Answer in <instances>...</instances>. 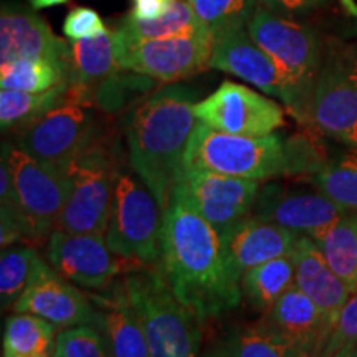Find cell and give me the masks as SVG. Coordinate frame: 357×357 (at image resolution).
Listing matches in <instances>:
<instances>
[{"instance_id":"8992f818","label":"cell","mask_w":357,"mask_h":357,"mask_svg":"<svg viewBox=\"0 0 357 357\" xmlns=\"http://www.w3.org/2000/svg\"><path fill=\"white\" fill-rule=\"evenodd\" d=\"M164 212L144 182L118 174L106 243L116 255L141 263H159Z\"/></svg>"},{"instance_id":"d6986e66","label":"cell","mask_w":357,"mask_h":357,"mask_svg":"<svg viewBox=\"0 0 357 357\" xmlns=\"http://www.w3.org/2000/svg\"><path fill=\"white\" fill-rule=\"evenodd\" d=\"M211 68L225 71L284 101V88L275 61L252 38L248 29L231 30L213 40Z\"/></svg>"},{"instance_id":"5bb4252c","label":"cell","mask_w":357,"mask_h":357,"mask_svg":"<svg viewBox=\"0 0 357 357\" xmlns=\"http://www.w3.org/2000/svg\"><path fill=\"white\" fill-rule=\"evenodd\" d=\"M260 184L248 178L182 169L172 197L181 199L222 231L252 213Z\"/></svg>"},{"instance_id":"8d00e7d4","label":"cell","mask_w":357,"mask_h":357,"mask_svg":"<svg viewBox=\"0 0 357 357\" xmlns=\"http://www.w3.org/2000/svg\"><path fill=\"white\" fill-rule=\"evenodd\" d=\"M321 0H260V6L266 10L275 13H287V15H294L310 8L316 7Z\"/></svg>"},{"instance_id":"44dd1931","label":"cell","mask_w":357,"mask_h":357,"mask_svg":"<svg viewBox=\"0 0 357 357\" xmlns=\"http://www.w3.org/2000/svg\"><path fill=\"white\" fill-rule=\"evenodd\" d=\"M293 258L294 284L311 298L333 328L341 307L351 298V288L334 273L311 236L300 235Z\"/></svg>"},{"instance_id":"cb8c5ba5","label":"cell","mask_w":357,"mask_h":357,"mask_svg":"<svg viewBox=\"0 0 357 357\" xmlns=\"http://www.w3.org/2000/svg\"><path fill=\"white\" fill-rule=\"evenodd\" d=\"M294 284V258L293 252L288 255L273 258L248 270L240 281V289L247 301L255 310L268 311L281 294Z\"/></svg>"},{"instance_id":"f1b7e54d","label":"cell","mask_w":357,"mask_h":357,"mask_svg":"<svg viewBox=\"0 0 357 357\" xmlns=\"http://www.w3.org/2000/svg\"><path fill=\"white\" fill-rule=\"evenodd\" d=\"M312 184L347 212H357V147L336 160H326L310 177Z\"/></svg>"},{"instance_id":"d4e9b609","label":"cell","mask_w":357,"mask_h":357,"mask_svg":"<svg viewBox=\"0 0 357 357\" xmlns=\"http://www.w3.org/2000/svg\"><path fill=\"white\" fill-rule=\"evenodd\" d=\"M312 240L334 273L354 293L357 289V212H346L324 234Z\"/></svg>"},{"instance_id":"4316f807","label":"cell","mask_w":357,"mask_h":357,"mask_svg":"<svg viewBox=\"0 0 357 357\" xmlns=\"http://www.w3.org/2000/svg\"><path fill=\"white\" fill-rule=\"evenodd\" d=\"M68 83L48 89L43 93L15 91L2 89L0 91V126L2 131H19L26 124L33 123L40 116L55 108L66 100Z\"/></svg>"},{"instance_id":"6da1fadb","label":"cell","mask_w":357,"mask_h":357,"mask_svg":"<svg viewBox=\"0 0 357 357\" xmlns=\"http://www.w3.org/2000/svg\"><path fill=\"white\" fill-rule=\"evenodd\" d=\"M158 268L172 293L202 323L234 310L242 298L227 268L220 234L177 197L164 212Z\"/></svg>"},{"instance_id":"484cf974","label":"cell","mask_w":357,"mask_h":357,"mask_svg":"<svg viewBox=\"0 0 357 357\" xmlns=\"http://www.w3.org/2000/svg\"><path fill=\"white\" fill-rule=\"evenodd\" d=\"M70 68L43 58H20L0 65V86L26 93H43L68 83Z\"/></svg>"},{"instance_id":"d590c367","label":"cell","mask_w":357,"mask_h":357,"mask_svg":"<svg viewBox=\"0 0 357 357\" xmlns=\"http://www.w3.org/2000/svg\"><path fill=\"white\" fill-rule=\"evenodd\" d=\"M176 0H132V10L129 15L139 20H155L174 6Z\"/></svg>"},{"instance_id":"4dcf8cb0","label":"cell","mask_w":357,"mask_h":357,"mask_svg":"<svg viewBox=\"0 0 357 357\" xmlns=\"http://www.w3.org/2000/svg\"><path fill=\"white\" fill-rule=\"evenodd\" d=\"M200 24L215 40L231 30L248 29L260 0H189Z\"/></svg>"},{"instance_id":"9c48e42d","label":"cell","mask_w":357,"mask_h":357,"mask_svg":"<svg viewBox=\"0 0 357 357\" xmlns=\"http://www.w3.org/2000/svg\"><path fill=\"white\" fill-rule=\"evenodd\" d=\"M70 194L56 229L68 234L106 235L118 176L105 153L89 144L66 169Z\"/></svg>"},{"instance_id":"e575fe53","label":"cell","mask_w":357,"mask_h":357,"mask_svg":"<svg viewBox=\"0 0 357 357\" xmlns=\"http://www.w3.org/2000/svg\"><path fill=\"white\" fill-rule=\"evenodd\" d=\"M106 30L100 13L89 7H77L70 10L63 22V33L70 40H86Z\"/></svg>"},{"instance_id":"7c38bea8","label":"cell","mask_w":357,"mask_h":357,"mask_svg":"<svg viewBox=\"0 0 357 357\" xmlns=\"http://www.w3.org/2000/svg\"><path fill=\"white\" fill-rule=\"evenodd\" d=\"M47 260L63 278L88 289L108 288L119 275L141 265L111 252L105 235L63 230L48 236Z\"/></svg>"},{"instance_id":"7402d4cb","label":"cell","mask_w":357,"mask_h":357,"mask_svg":"<svg viewBox=\"0 0 357 357\" xmlns=\"http://www.w3.org/2000/svg\"><path fill=\"white\" fill-rule=\"evenodd\" d=\"M98 324L111 357H151L144 331L121 284L113 296L96 300Z\"/></svg>"},{"instance_id":"8fae6325","label":"cell","mask_w":357,"mask_h":357,"mask_svg":"<svg viewBox=\"0 0 357 357\" xmlns=\"http://www.w3.org/2000/svg\"><path fill=\"white\" fill-rule=\"evenodd\" d=\"M88 108L66 95L63 102L15 131V146L45 164L66 171L91 144L93 118Z\"/></svg>"},{"instance_id":"60d3db41","label":"cell","mask_w":357,"mask_h":357,"mask_svg":"<svg viewBox=\"0 0 357 357\" xmlns=\"http://www.w3.org/2000/svg\"><path fill=\"white\" fill-rule=\"evenodd\" d=\"M333 357H357V344L351 346V347H346V349H342V351H339L337 354H334Z\"/></svg>"},{"instance_id":"b9f144b4","label":"cell","mask_w":357,"mask_h":357,"mask_svg":"<svg viewBox=\"0 0 357 357\" xmlns=\"http://www.w3.org/2000/svg\"><path fill=\"white\" fill-rule=\"evenodd\" d=\"M52 357H53V356H52Z\"/></svg>"},{"instance_id":"5b68a950","label":"cell","mask_w":357,"mask_h":357,"mask_svg":"<svg viewBox=\"0 0 357 357\" xmlns=\"http://www.w3.org/2000/svg\"><path fill=\"white\" fill-rule=\"evenodd\" d=\"M184 169L266 182L288 176V147L280 136H236L197 123L184 155Z\"/></svg>"},{"instance_id":"f35d334b","label":"cell","mask_w":357,"mask_h":357,"mask_svg":"<svg viewBox=\"0 0 357 357\" xmlns=\"http://www.w3.org/2000/svg\"><path fill=\"white\" fill-rule=\"evenodd\" d=\"M339 2L342 3V7L346 8L349 15L356 17V19H357V3L354 2V0H339Z\"/></svg>"},{"instance_id":"2e32d148","label":"cell","mask_w":357,"mask_h":357,"mask_svg":"<svg viewBox=\"0 0 357 357\" xmlns=\"http://www.w3.org/2000/svg\"><path fill=\"white\" fill-rule=\"evenodd\" d=\"M13 311L32 312L61 329L75 326L96 328L98 324V311L84 294L45 260H40L35 268L33 278L13 305Z\"/></svg>"},{"instance_id":"f546056e","label":"cell","mask_w":357,"mask_h":357,"mask_svg":"<svg viewBox=\"0 0 357 357\" xmlns=\"http://www.w3.org/2000/svg\"><path fill=\"white\" fill-rule=\"evenodd\" d=\"M222 346L230 357H307L305 351L260 321L231 333Z\"/></svg>"},{"instance_id":"3957f363","label":"cell","mask_w":357,"mask_h":357,"mask_svg":"<svg viewBox=\"0 0 357 357\" xmlns=\"http://www.w3.org/2000/svg\"><path fill=\"white\" fill-rule=\"evenodd\" d=\"M252 38L275 61L284 88V106L305 124L323 60L319 40L307 26L261 6L248 24Z\"/></svg>"},{"instance_id":"ac0fdd59","label":"cell","mask_w":357,"mask_h":357,"mask_svg":"<svg viewBox=\"0 0 357 357\" xmlns=\"http://www.w3.org/2000/svg\"><path fill=\"white\" fill-rule=\"evenodd\" d=\"M20 58H43L70 68V45L58 38L38 13L3 3L0 15V65Z\"/></svg>"},{"instance_id":"74e56055","label":"cell","mask_w":357,"mask_h":357,"mask_svg":"<svg viewBox=\"0 0 357 357\" xmlns=\"http://www.w3.org/2000/svg\"><path fill=\"white\" fill-rule=\"evenodd\" d=\"M66 2L68 0H30V6H32V8H37V10H42V8L63 6Z\"/></svg>"},{"instance_id":"e0dca14e","label":"cell","mask_w":357,"mask_h":357,"mask_svg":"<svg viewBox=\"0 0 357 357\" xmlns=\"http://www.w3.org/2000/svg\"><path fill=\"white\" fill-rule=\"evenodd\" d=\"M218 234L227 268L238 284L252 268L291 253L300 238L296 231L261 222L253 215H247Z\"/></svg>"},{"instance_id":"ab89813d","label":"cell","mask_w":357,"mask_h":357,"mask_svg":"<svg viewBox=\"0 0 357 357\" xmlns=\"http://www.w3.org/2000/svg\"><path fill=\"white\" fill-rule=\"evenodd\" d=\"M204 357H230V356L227 354L225 347H223V346L220 344V346H215V347H213V349L208 351L207 354H205Z\"/></svg>"},{"instance_id":"1f68e13d","label":"cell","mask_w":357,"mask_h":357,"mask_svg":"<svg viewBox=\"0 0 357 357\" xmlns=\"http://www.w3.org/2000/svg\"><path fill=\"white\" fill-rule=\"evenodd\" d=\"M40 258L33 248L19 245L2 250L0 257V301L2 307H12L33 278Z\"/></svg>"},{"instance_id":"9a60e30c","label":"cell","mask_w":357,"mask_h":357,"mask_svg":"<svg viewBox=\"0 0 357 357\" xmlns=\"http://www.w3.org/2000/svg\"><path fill=\"white\" fill-rule=\"evenodd\" d=\"M346 212L321 190L266 184L260 187L250 215L316 238Z\"/></svg>"},{"instance_id":"ba28073f","label":"cell","mask_w":357,"mask_h":357,"mask_svg":"<svg viewBox=\"0 0 357 357\" xmlns=\"http://www.w3.org/2000/svg\"><path fill=\"white\" fill-rule=\"evenodd\" d=\"M113 38L119 68L129 73L171 83L211 68L213 37L208 30L159 40H137L114 30Z\"/></svg>"},{"instance_id":"ffe728a7","label":"cell","mask_w":357,"mask_h":357,"mask_svg":"<svg viewBox=\"0 0 357 357\" xmlns=\"http://www.w3.org/2000/svg\"><path fill=\"white\" fill-rule=\"evenodd\" d=\"M260 323L296 344L307 354L318 357L328 341L331 324L319 307L296 284L265 311Z\"/></svg>"},{"instance_id":"7a4b0ae2","label":"cell","mask_w":357,"mask_h":357,"mask_svg":"<svg viewBox=\"0 0 357 357\" xmlns=\"http://www.w3.org/2000/svg\"><path fill=\"white\" fill-rule=\"evenodd\" d=\"M194 91L181 84L160 88L132 111L128 123L129 159L162 212L172 202L184 155L197 126Z\"/></svg>"},{"instance_id":"d6a6232c","label":"cell","mask_w":357,"mask_h":357,"mask_svg":"<svg viewBox=\"0 0 357 357\" xmlns=\"http://www.w3.org/2000/svg\"><path fill=\"white\" fill-rule=\"evenodd\" d=\"M53 357H111L95 326H75L56 336Z\"/></svg>"},{"instance_id":"83f0119b","label":"cell","mask_w":357,"mask_h":357,"mask_svg":"<svg viewBox=\"0 0 357 357\" xmlns=\"http://www.w3.org/2000/svg\"><path fill=\"white\" fill-rule=\"evenodd\" d=\"M118 30L131 38L159 40L200 33L204 32L205 26L200 24L197 13L190 6V2L176 0L174 6L160 19L139 20L128 15Z\"/></svg>"},{"instance_id":"277c9868","label":"cell","mask_w":357,"mask_h":357,"mask_svg":"<svg viewBox=\"0 0 357 357\" xmlns=\"http://www.w3.org/2000/svg\"><path fill=\"white\" fill-rule=\"evenodd\" d=\"M123 287L151 357H199L202 321L172 293L160 270L128 275Z\"/></svg>"},{"instance_id":"4fadbf2b","label":"cell","mask_w":357,"mask_h":357,"mask_svg":"<svg viewBox=\"0 0 357 357\" xmlns=\"http://www.w3.org/2000/svg\"><path fill=\"white\" fill-rule=\"evenodd\" d=\"M197 121L236 136H270L284 124L283 108L245 84L223 82L211 96L195 102Z\"/></svg>"},{"instance_id":"603a6c76","label":"cell","mask_w":357,"mask_h":357,"mask_svg":"<svg viewBox=\"0 0 357 357\" xmlns=\"http://www.w3.org/2000/svg\"><path fill=\"white\" fill-rule=\"evenodd\" d=\"M56 326L32 312H15L6 323L2 357H52Z\"/></svg>"},{"instance_id":"836d02e7","label":"cell","mask_w":357,"mask_h":357,"mask_svg":"<svg viewBox=\"0 0 357 357\" xmlns=\"http://www.w3.org/2000/svg\"><path fill=\"white\" fill-rule=\"evenodd\" d=\"M357 344V289L351 294L334 321L328 341L318 357H333L339 351Z\"/></svg>"},{"instance_id":"52a82bcc","label":"cell","mask_w":357,"mask_h":357,"mask_svg":"<svg viewBox=\"0 0 357 357\" xmlns=\"http://www.w3.org/2000/svg\"><path fill=\"white\" fill-rule=\"evenodd\" d=\"M305 124L357 147V48L336 47L323 55Z\"/></svg>"},{"instance_id":"30bf717a","label":"cell","mask_w":357,"mask_h":357,"mask_svg":"<svg viewBox=\"0 0 357 357\" xmlns=\"http://www.w3.org/2000/svg\"><path fill=\"white\" fill-rule=\"evenodd\" d=\"M2 155L12 171L22 213L33 240L47 238L56 229L58 217L68 199V172L32 158L15 144L3 142Z\"/></svg>"}]
</instances>
